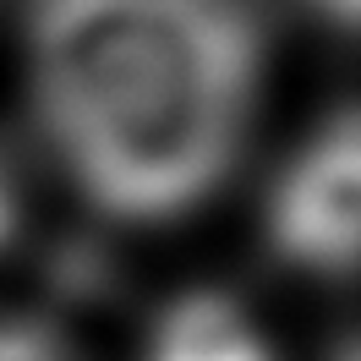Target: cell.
Instances as JSON below:
<instances>
[{"instance_id": "cell-1", "label": "cell", "mask_w": 361, "mask_h": 361, "mask_svg": "<svg viewBox=\"0 0 361 361\" xmlns=\"http://www.w3.org/2000/svg\"><path fill=\"white\" fill-rule=\"evenodd\" d=\"M27 88L99 214L170 225L241 164L263 39L247 0H27Z\"/></svg>"}, {"instance_id": "cell-2", "label": "cell", "mask_w": 361, "mask_h": 361, "mask_svg": "<svg viewBox=\"0 0 361 361\" xmlns=\"http://www.w3.org/2000/svg\"><path fill=\"white\" fill-rule=\"evenodd\" d=\"M269 247L312 279L361 274V110H339L307 132L269 192Z\"/></svg>"}, {"instance_id": "cell-3", "label": "cell", "mask_w": 361, "mask_h": 361, "mask_svg": "<svg viewBox=\"0 0 361 361\" xmlns=\"http://www.w3.org/2000/svg\"><path fill=\"white\" fill-rule=\"evenodd\" d=\"M148 361H274L263 329L225 295H186L159 323Z\"/></svg>"}, {"instance_id": "cell-4", "label": "cell", "mask_w": 361, "mask_h": 361, "mask_svg": "<svg viewBox=\"0 0 361 361\" xmlns=\"http://www.w3.org/2000/svg\"><path fill=\"white\" fill-rule=\"evenodd\" d=\"M295 6L339 33H361V0H295Z\"/></svg>"}, {"instance_id": "cell-5", "label": "cell", "mask_w": 361, "mask_h": 361, "mask_svg": "<svg viewBox=\"0 0 361 361\" xmlns=\"http://www.w3.org/2000/svg\"><path fill=\"white\" fill-rule=\"evenodd\" d=\"M11 219H17V208H11V180H6V170H0V241L11 235Z\"/></svg>"}]
</instances>
